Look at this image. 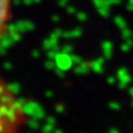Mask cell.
Returning a JSON list of instances; mask_svg holds the SVG:
<instances>
[{
  "label": "cell",
  "mask_w": 133,
  "mask_h": 133,
  "mask_svg": "<svg viewBox=\"0 0 133 133\" xmlns=\"http://www.w3.org/2000/svg\"><path fill=\"white\" fill-rule=\"evenodd\" d=\"M26 122L22 101L0 74V133H20Z\"/></svg>",
  "instance_id": "6da1fadb"
},
{
  "label": "cell",
  "mask_w": 133,
  "mask_h": 133,
  "mask_svg": "<svg viewBox=\"0 0 133 133\" xmlns=\"http://www.w3.org/2000/svg\"><path fill=\"white\" fill-rule=\"evenodd\" d=\"M11 21V0H0V42L5 38Z\"/></svg>",
  "instance_id": "7a4b0ae2"
}]
</instances>
